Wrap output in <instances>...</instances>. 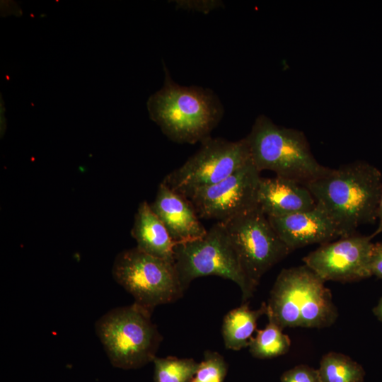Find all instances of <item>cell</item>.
I'll use <instances>...</instances> for the list:
<instances>
[{
	"label": "cell",
	"mask_w": 382,
	"mask_h": 382,
	"mask_svg": "<svg viewBox=\"0 0 382 382\" xmlns=\"http://www.w3.org/2000/svg\"><path fill=\"white\" fill-rule=\"evenodd\" d=\"M316 205L331 219L340 238L361 225L374 223L382 188V175L374 166L357 161L332 169L304 184Z\"/></svg>",
	"instance_id": "obj_1"
},
{
	"label": "cell",
	"mask_w": 382,
	"mask_h": 382,
	"mask_svg": "<svg viewBox=\"0 0 382 382\" xmlns=\"http://www.w3.org/2000/svg\"><path fill=\"white\" fill-rule=\"evenodd\" d=\"M163 67V85L147 101L150 118L175 142H202L222 118V104L209 88L176 83Z\"/></svg>",
	"instance_id": "obj_2"
},
{
	"label": "cell",
	"mask_w": 382,
	"mask_h": 382,
	"mask_svg": "<svg viewBox=\"0 0 382 382\" xmlns=\"http://www.w3.org/2000/svg\"><path fill=\"white\" fill-rule=\"evenodd\" d=\"M268 318L285 328H323L338 317L325 281L306 265L282 270L267 303Z\"/></svg>",
	"instance_id": "obj_3"
},
{
	"label": "cell",
	"mask_w": 382,
	"mask_h": 382,
	"mask_svg": "<svg viewBox=\"0 0 382 382\" xmlns=\"http://www.w3.org/2000/svg\"><path fill=\"white\" fill-rule=\"evenodd\" d=\"M245 138L251 160L260 172L272 170L277 176L304 185L331 169L315 158L302 132L278 126L265 115L255 119Z\"/></svg>",
	"instance_id": "obj_4"
},
{
	"label": "cell",
	"mask_w": 382,
	"mask_h": 382,
	"mask_svg": "<svg viewBox=\"0 0 382 382\" xmlns=\"http://www.w3.org/2000/svg\"><path fill=\"white\" fill-rule=\"evenodd\" d=\"M151 313L133 303L112 308L95 323V330L111 363L135 369L153 362L163 340Z\"/></svg>",
	"instance_id": "obj_5"
},
{
	"label": "cell",
	"mask_w": 382,
	"mask_h": 382,
	"mask_svg": "<svg viewBox=\"0 0 382 382\" xmlns=\"http://www.w3.org/2000/svg\"><path fill=\"white\" fill-rule=\"evenodd\" d=\"M174 265L185 291L194 279L211 275L236 283L242 303L248 302L256 290L245 276L221 222H216L199 238L175 244Z\"/></svg>",
	"instance_id": "obj_6"
},
{
	"label": "cell",
	"mask_w": 382,
	"mask_h": 382,
	"mask_svg": "<svg viewBox=\"0 0 382 382\" xmlns=\"http://www.w3.org/2000/svg\"><path fill=\"white\" fill-rule=\"evenodd\" d=\"M115 282L151 313L160 305L180 299L185 291L173 262L151 255L137 247L120 252L112 268Z\"/></svg>",
	"instance_id": "obj_7"
},
{
	"label": "cell",
	"mask_w": 382,
	"mask_h": 382,
	"mask_svg": "<svg viewBox=\"0 0 382 382\" xmlns=\"http://www.w3.org/2000/svg\"><path fill=\"white\" fill-rule=\"evenodd\" d=\"M251 161L245 138L231 141L209 137L198 151L162 181L187 198L196 190L226 178Z\"/></svg>",
	"instance_id": "obj_8"
},
{
	"label": "cell",
	"mask_w": 382,
	"mask_h": 382,
	"mask_svg": "<svg viewBox=\"0 0 382 382\" xmlns=\"http://www.w3.org/2000/svg\"><path fill=\"white\" fill-rule=\"evenodd\" d=\"M221 223L245 276L255 289L262 277L292 252L258 206Z\"/></svg>",
	"instance_id": "obj_9"
},
{
	"label": "cell",
	"mask_w": 382,
	"mask_h": 382,
	"mask_svg": "<svg viewBox=\"0 0 382 382\" xmlns=\"http://www.w3.org/2000/svg\"><path fill=\"white\" fill-rule=\"evenodd\" d=\"M260 172L252 160L223 180L199 189L187 199L199 218L225 222L257 207Z\"/></svg>",
	"instance_id": "obj_10"
},
{
	"label": "cell",
	"mask_w": 382,
	"mask_h": 382,
	"mask_svg": "<svg viewBox=\"0 0 382 382\" xmlns=\"http://www.w3.org/2000/svg\"><path fill=\"white\" fill-rule=\"evenodd\" d=\"M374 236L354 233L321 244L303 261L325 282L359 281L371 276L370 260Z\"/></svg>",
	"instance_id": "obj_11"
},
{
	"label": "cell",
	"mask_w": 382,
	"mask_h": 382,
	"mask_svg": "<svg viewBox=\"0 0 382 382\" xmlns=\"http://www.w3.org/2000/svg\"><path fill=\"white\" fill-rule=\"evenodd\" d=\"M267 218L279 237L291 251L315 243L321 245L340 237L333 222L317 205L309 210Z\"/></svg>",
	"instance_id": "obj_12"
},
{
	"label": "cell",
	"mask_w": 382,
	"mask_h": 382,
	"mask_svg": "<svg viewBox=\"0 0 382 382\" xmlns=\"http://www.w3.org/2000/svg\"><path fill=\"white\" fill-rule=\"evenodd\" d=\"M150 205L175 244L199 238L207 231L191 202L163 182Z\"/></svg>",
	"instance_id": "obj_13"
},
{
	"label": "cell",
	"mask_w": 382,
	"mask_h": 382,
	"mask_svg": "<svg viewBox=\"0 0 382 382\" xmlns=\"http://www.w3.org/2000/svg\"><path fill=\"white\" fill-rule=\"evenodd\" d=\"M257 205L267 217H278L311 209L316 204L305 185L276 175L260 178Z\"/></svg>",
	"instance_id": "obj_14"
},
{
	"label": "cell",
	"mask_w": 382,
	"mask_h": 382,
	"mask_svg": "<svg viewBox=\"0 0 382 382\" xmlns=\"http://www.w3.org/2000/svg\"><path fill=\"white\" fill-rule=\"evenodd\" d=\"M131 234L139 250L174 263L175 243L146 201L138 207Z\"/></svg>",
	"instance_id": "obj_15"
},
{
	"label": "cell",
	"mask_w": 382,
	"mask_h": 382,
	"mask_svg": "<svg viewBox=\"0 0 382 382\" xmlns=\"http://www.w3.org/2000/svg\"><path fill=\"white\" fill-rule=\"evenodd\" d=\"M267 314V303L262 302L255 310L250 308L248 302L229 311L224 317L221 335L227 349L239 351L248 347L258 319Z\"/></svg>",
	"instance_id": "obj_16"
},
{
	"label": "cell",
	"mask_w": 382,
	"mask_h": 382,
	"mask_svg": "<svg viewBox=\"0 0 382 382\" xmlns=\"http://www.w3.org/2000/svg\"><path fill=\"white\" fill-rule=\"evenodd\" d=\"M273 320L268 318L265 328L257 330L256 335L250 340V354L255 358L266 359L286 354L291 347V340Z\"/></svg>",
	"instance_id": "obj_17"
},
{
	"label": "cell",
	"mask_w": 382,
	"mask_h": 382,
	"mask_svg": "<svg viewBox=\"0 0 382 382\" xmlns=\"http://www.w3.org/2000/svg\"><path fill=\"white\" fill-rule=\"evenodd\" d=\"M320 382H363V367L347 355L330 352L322 357L318 369Z\"/></svg>",
	"instance_id": "obj_18"
},
{
	"label": "cell",
	"mask_w": 382,
	"mask_h": 382,
	"mask_svg": "<svg viewBox=\"0 0 382 382\" xmlns=\"http://www.w3.org/2000/svg\"><path fill=\"white\" fill-rule=\"evenodd\" d=\"M153 363L154 382H189L199 364L192 358L173 356L156 357Z\"/></svg>",
	"instance_id": "obj_19"
},
{
	"label": "cell",
	"mask_w": 382,
	"mask_h": 382,
	"mask_svg": "<svg viewBox=\"0 0 382 382\" xmlns=\"http://www.w3.org/2000/svg\"><path fill=\"white\" fill-rule=\"evenodd\" d=\"M228 364L224 357L217 352L206 350L204 359L189 382H224Z\"/></svg>",
	"instance_id": "obj_20"
},
{
	"label": "cell",
	"mask_w": 382,
	"mask_h": 382,
	"mask_svg": "<svg viewBox=\"0 0 382 382\" xmlns=\"http://www.w3.org/2000/svg\"><path fill=\"white\" fill-rule=\"evenodd\" d=\"M280 382H320L318 369L300 364L285 371Z\"/></svg>",
	"instance_id": "obj_21"
},
{
	"label": "cell",
	"mask_w": 382,
	"mask_h": 382,
	"mask_svg": "<svg viewBox=\"0 0 382 382\" xmlns=\"http://www.w3.org/2000/svg\"><path fill=\"white\" fill-rule=\"evenodd\" d=\"M177 7L207 13L222 5L219 1H178Z\"/></svg>",
	"instance_id": "obj_22"
},
{
	"label": "cell",
	"mask_w": 382,
	"mask_h": 382,
	"mask_svg": "<svg viewBox=\"0 0 382 382\" xmlns=\"http://www.w3.org/2000/svg\"><path fill=\"white\" fill-rule=\"evenodd\" d=\"M371 276L382 279V242L374 243L370 260Z\"/></svg>",
	"instance_id": "obj_23"
},
{
	"label": "cell",
	"mask_w": 382,
	"mask_h": 382,
	"mask_svg": "<svg viewBox=\"0 0 382 382\" xmlns=\"http://www.w3.org/2000/svg\"><path fill=\"white\" fill-rule=\"evenodd\" d=\"M377 219L379 220L378 227L374 233V236L382 232V188L377 208Z\"/></svg>",
	"instance_id": "obj_24"
},
{
	"label": "cell",
	"mask_w": 382,
	"mask_h": 382,
	"mask_svg": "<svg viewBox=\"0 0 382 382\" xmlns=\"http://www.w3.org/2000/svg\"><path fill=\"white\" fill-rule=\"evenodd\" d=\"M373 312L377 318L382 322V297L380 299L377 306L374 308Z\"/></svg>",
	"instance_id": "obj_25"
}]
</instances>
